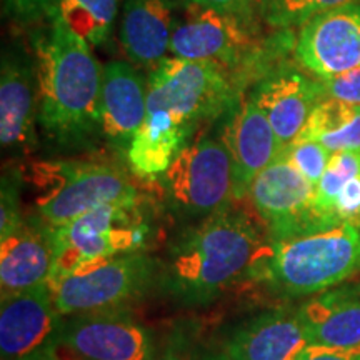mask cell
Segmentation results:
<instances>
[{
	"mask_svg": "<svg viewBox=\"0 0 360 360\" xmlns=\"http://www.w3.org/2000/svg\"><path fill=\"white\" fill-rule=\"evenodd\" d=\"M35 39L39 124L58 147H84L101 137L103 67L92 47L56 15Z\"/></svg>",
	"mask_w": 360,
	"mask_h": 360,
	"instance_id": "6da1fadb",
	"label": "cell"
},
{
	"mask_svg": "<svg viewBox=\"0 0 360 360\" xmlns=\"http://www.w3.org/2000/svg\"><path fill=\"white\" fill-rule=\"evenodd\" d=\"M269 238L245 215H210L188 231L170 250L164 287L186 304H207L237 282L257 278Z\"/></svg>",
	"mask_w": 360,
	"mask_h": 360,
	"instance_id": "7a4b0ae2",
	"label": "cell"
},
{
	"mask_svg": "<svg viewBox=\"0 0 360 360\" xmlns=\"http://www.w3.org/2000/svg\"><path fill=\"white\" fill-rule=\"evenodd\" d=\"M360 272V225L342 222L283 238H269L260 281L274 292L304 297L340 285Z\"/></svg>",
	"mask_w": 360,
	"mask_h": 360,
	"instance_id": "3957f363",
	"label": "cell"
},
{
	"mask_svg": "<svg viewBox=\"0 0 360 360\" xmlns=\"http://www.w3.org/2000/svg\"><path fill=\"white\" fill-rule=\"evenodd\" d=\"M139 202L107 204L72 222L51 227L53 270L51 281L132 252H142L148 225Z\"/></svg>",
	"mask_w": 360,
	"mask_h": 360,
	"instance_id": "277c9868",
	"label": "cell"
},
{
	"mask_svg": "<svg viewBox=\"0 0 360 360\" xmlns=\"http://www.w3.org/2000/svg\"><path fill=\"white\" fill-rule=\"evenodd\" d=\"M35 175L42 188L37 212L49 227H60L102 205L141 200L127 175L102 162H47L35 165Z\"/></svg>",
	"mask_w": 360,
	"mask_h": 360,
	"instance_id": "5b68a950",
	"label": "cell"
},
{
	"mask_svg": "<svg viewBox=\"0 0 360 360\" xmlns=\"http://www.w3.org/2000/svg\"><path fill=\"white\" fill-rule=\"evenodd\" d=\"M233 101V77L210 62L167 57L148 72L147 109L167 112L191 130L231 109Z\"/></svg>",
	"mask_w": 360,
	"mask_h": 360,
	"instance_id": "8992f818",
	"label": "cell"
},
{
	"mask_svg": "<svg viewBox=\"0 0 360 360\" xmlns=\"http://www.w3.org/2000/svg\"><path fill=\"white\" fill-rule=\"evenodd\" d=\"M170 205L179 214L207 219L231 209L236 200V167L220 139L199 135L187 142L162 175Z\"/></svg>",
	"mask_w": 360,
	"mask_h": 360,
	"instance_id": "52a82bcc",
	"label": "cell"
},
{
	"mask_svg": "<svg viewBox=\"0 0 360 360\" xmlns=\"http://www.w3.org/2000/svg\"><path fill=\"white\" fill-rule=\"evenodd\" d=\"M269 49L260 42L255 19L214 8L186 4L184 15L177 17L170 53L187 60L210 62L233 72H247L265 60Z\"/></svg>",
	"mask_w": 360,
	"mask_h": 360,
	"instance_id": "ba28073f",
	"label": "cell"
},
{
	"mask_svg": "<svg viewBox=\"0 0 360 360\" xmlns=\"http://www.w3.org/2000/svg\"><path fill=\"white\" fill-rule=\"evenodd\" d=\"M155 262L143 252H132L49 281L56 305L64 317L120 309L141 297L155 277Z\"/></svg>",
	"mask_w": 360,
	"mask_h": 360,
	"instance_id": "9c48e42d",
	"label": "cell"
},
{
	"mask_svg": "<svg viewBox=\"0 0 360 360\" xmlns=\"http://www.w3.org/2000/svg\"><path fill=\"white\" fill-rule=\"evenodd\" d=\"M247 193L255 212L267 224L269 238H283L337 225L317 214L314 205L315 186L285 154L255 177Z\"/></svg>",
	"mask_w": 360,
	"mask_h": 360,
	"instance_id": "30bf717a",
	"label": "cell"
},
{
	"mask_svg": "<svg viewBox=\"0 0 360 360\" xmlns=\"http://www.w3.org/2000/svg\"><path fill=\"white\" fill-rule=\"evenodd\" d=\"M64 327V315L58 312L49 282L35 289L2 297V360H45L57 355Z\"/></svg>",
	"mask_w": 360,
	"mask_h": 360,
	"instance_id": "8fae6325",
	"label": "cell"
},
{
	"mask_svg": "<svg viewBox=\"0 0 360 360\" xmlns=\"http://www.w3.org/2000/svg\"><path fill=\"white\" fill-rule=\"evenodd\" d=\"M62 345L82 360H154L150 330L125 310H97L65 321Z\"/></svg>",
	"mask_w": 360,
	"mask_h": 360,
	"instance_id": "7c38bea8",
	"label": "cell"
},
{
	"mask_svg": "<svg viewBox=\"0 0 360 360\" xmlns=\"http://www.w3.org/2000/svg\"><path fill=\"white\" fill-rule=\"evenodd\" d=\"M294 53L297 62L321 80L360 67V2L305 22Z\"/></svg>",
	"mask_w": 360,
	"mask_h": 360,
	"instance_id": "4fadbf2b",
	"label": "cell"
},
{
	"mask_svg": "<svg viewBox=\"0 0 360 360\" xmlns=\"http://www.w3.org/2000/svg\"><path fill=\"white\" fill-rule=\"evenodd\" d=\"M326 97L321 80L294 67H277L262 75L249 98L267 115L283 150L297 141L310 112Z\"/></svg>",
	"mask_w": 360,
	"mask_h": 360,
	"instance_id": "5bb4252c",
	"label": "cell"
},
{
	"mask_svg": "<svg viewBox=\"0 0 360 360\" xmlns=\"http://www.w3.org/2000/svg\"><path fill=\"white\" fill-rule=\"evenodd\" d=\"M39 96L35 65L25 53L6 51L0 72V143L13 154L32 152L37 143Z\"/></svg>",
	"mask_w": 360,
	"mask_h": 360,
	"instance_id": "9a60e30c",
	"label": "cell"
},
{
	"mask_svg": "<svg viewBox=\"0 0 360 360\" xmlns=\"http://www.w3.org/2000/svg\"><path fill=\"white\" fill-rule=\"evenodd\" d=\"M147 115V79L132 64L103 65L101 90V139L127 154Z\"/></svg>",
	"mask_w": 360,
	"mask_h": 360,
	"instance_id": "2e32d148",
	"label": "cell"
},
{
	"mask_svg": "<svg viewBox=\"0 0 360 360\" xmlns=\"http://www.w3.org/2000/svg\"><path fill=\"white\" fill-rule=\"evenodd\" d=\"M310 347L300 310L259 314L232 332L224 360H299Z\"/></svg>",
	"mask_w": 360,
	"mask_h": 360,
	"instance_id": "e0dca14e",
	"label": "cell"
},
{
	"mask_svg": "<svg viewBox=\"0 0 360 360\" xmlns=\"http://www.w3.org/2000/svg\"><path fill=\"white\" fill-rule=\"evenodd\" d=\"M222 141L236 167V199L245 197L255 177L283 154L267 115L249 97L231 107Z\"/></svg>",
	"mask_w": 360,
	"mask_h": 360,
	"instance_id": "ac0fdd59",
	"label": "cell"
},
{
	"mask_svg": "<svg viewBox=\"0 0 360 360\" xmlns=\"http://www.w3.org/2000/svg\"><path fill=\"white\" fill-rule=\"evenodd\" d=\"M52 231L44 222H24L0 237V290L2 297L19 294L51 281L53 270Z\"/></svg>",
	"mask_w": 360,
	"mask_h": 360,
	"instance_id": "d6986e66",
	"label": "cell"
},
{
	"mask_svg": "<svg viewBox=\"0 0 360 360\" xmlns=\"http://www.w3.org/2000/svg\"><path fill=\"white\" fill-rule=\"evenodd\" d=\"M177 17V0H124L120 44L130 64L150 72L167 58Z\"/></svg>",
	"mask_w": 360,
	"mask_h": 360,
	"instance_id": "ffe728a7",
	"label": "cell"
},
{
	"mask_svg": "<svg viewBox=\"0 0 360 360\" xmlns=\"http://www.w3.org/2000/svg\"><path fill=\"white\" fill-rule=\"evenodd\" d=\"M309 345L323 352L360 354V289L332 290L299 309Z\"/></svg>",
	"mask_w": 360,
	"mask_h": 360,
	"instance_id": "44dd1931",
	"label": "cell"
},
{
	"mask_svg": "<svg viewBox=\"0 0 360 360\" xmlns=\"http://www.w3.org/2000/svg\"><path fill=\"white\" fill-rule=\"evenodd\" d=\"M192 130L167 112L147 109L146 120L127 152L130 169L141 179H157L167 172Z\"/></svg>",
	"mask_w": 360,
	"mask_h": 360,
	"instance_id": "7402d4cb",
	"label": "cell"
},
{
	"mask_svg": "<svg viewBox=\"0 0 360 360\" xmlns=\"http://www.w3.org/2000/svg\"><path fill=\"white\" fill-rule=\"evenodd\" d=\"M119 12V0H53L47 15H56L90 47L109 40Z\"/></svg>",
	"mask_w": 360,
	"mask_h": 360,
	"instance_id": "603a6c76",
	"label": "cell"
},
{
	"mask_svg": "<svg viewBox=\"0 0 360 360\" xmlns=\"http://www.w3.org/2000/svg\"><path fill=\"white\" fill-rule=\"evenodd\" d=\"M360 175V150H342L332 154L326 172L315 186L314 205L317 214L330 224H340L335 212L339 193L350 179Z\"/></svg>",
	"mask_w": 360,
	"mask_h": 360,
	"instance_id": "cb8c5ba5",
	"label": "cell"
},
{
	"mask_svg": "<svg viewBox=\"0 0 360 360\" xmlns=\"http://www.w3.org/2000/svg\"><path fill=\"white\" fill-rule=\"evenodd\" d=\"M360 114V107L350 105L332 97H323L310 112L307 122L297 141L321 142L330 135L339 134Z\"/></svg>",
	"mask_w": 360,
	"mask_h": 360,
	"instance_id": "d4e9b609",
	"label": "cell"
},
{
	"mask_svg": "<svg viewBox=\"0 0 360 360\" xmlns=\"http://www.w3.org/2000/svg\"><path fill=\"white\" fill-rule=\"evenodd\" d=\"M360 0H270L262 19L276 29L304 25L305 22Z\"/></svg>",
	"mask_w": 360,
	"mask_h": 360,
	"instance_id": "484cf974",
	"label": "cell"
},
{
	"mask_svg": "<svg viewBox=\"0 0 360 360\" xmlns=\"http://www.w3.org/2000/svg\"><path fill=\"white\" fill-rule=\"evenodd\" d=\"M283 154L314 186L322 179L332 159V152L317 141H295L283 150Z\"/></svg>",
	"mask_w": 360,
	"mask_h": 360,
	"instance_id": "4316f807",
	"label": "cell"
},
{
	"mask_svg": "<svg viewBox=\"0 0 360 360\" xmlns=\"http://www.w3.org/2000/svg\"><path fill=\"white\" fill-rule=\"evenodd\" d=\"M20 180L13 174L2 175V193H0V237L19 229L24 220L20 215Z\"/></svg>",
	"mask_w": 360,
	"mask_h": 360,
	"instance_id": "83f0119b",
	"label": "cell"
},
{
	"mask_svg": "<svg viewBox=\"0 0 360 360\" xmlns=\"http://www.w3.org/2000/svg\"><path fill=\"white\" fill-rule=\"evenodd\" d=\"M321 82L326 97L360 107V67Z\"/></svg>",
	"mask_w": 360,
	"mask_h": 360,
	"instance_id": "f1b7e54d",
	"label": "cell"
},
{
	"mask_svg": "<svg viewBox=\"0 0 360 360\" xmlns=\"http://www.w3.org/2000/svg\"><path fill=\"white\" fill-rule=\"evenodd\" d=\"M335 212L342 222L360 225V175L350 179L340 191Z\"/></svg>",
	"mask_w": 360,
	"mask_h": 360,
	"instance_id": "f546056e",
	"label": "cell"
},
{
	"mask_svg": "<svg viewBox=\"0 0 360 360\" xmlns=\"http://www.w3.org/2000/svg\"><path fill=\"white\" fill-rule=\"evenodd\" d=\"M184 4L214 8V11L236 13V15L255 19L257 12L254 8V0H182Z\"/></svg>",
	"mask_w": 360,
	"mask_h": 360,
	"instance_id": "4dcf8cb0",
	"label": "cell"
},
{
	"mask_svg": "<svg viewBox=\"0 0 360 360\" xmlns=\"http://www.w3.org/2000/svg\"><path fill=\"white\" fill-rule=\"evenodd\" d=\"M154 360H224V357L214 359L210 355L202 354L197 349H193L187 340L179 337V339L170 342L169 345H165Z\"/></svg>",
	"mask_w": 360,
	"mask_h": 360,
	"instance_id": "1f68e13d",
	"label": "cell"
},
{
	"mask_svg": "<svg viewBox=\"0 0 360 360\" xmlns=\"http://www.w3.org/2000/svg\"><path fill=\"white\" fill-rule=\"evenodd\" d=\"M53 0H8V8L19 19H37L40 13H47Z\"/></svg>",
	"mask_w": 360,
	"mask_h": 360,
	"instance_id": "d6a6232c",
	"label": "cell"
},
{
	"mask_svg": "<svg viewBox=\"0 0 360 360\" xmlns=\"http://www.w3.org/2000/svg\"><path fill=\"white\" fill-rule=\"evenodd\" d=\"M360 354H345V352H323L309 347L299 360H359Z\"/></svg>",
	"mask_w": 360,
	"mask_h": 360,
	"instance_id": "836d02e7",
	"label": "cell"
},
{
	"mask_svg": "<svg viewBox=\"0 0 360 360\" xmlns=\"http://www.w3.org/2000/svg\"><path fill=\"white\" fill-rule=\"evenodd\" d=\"M270 4V0H254V8L255 12L260 13V17L264 15V11L267 8V6Z\"/></svg>",
	"mask_w": 360,
	"mask_h": 360,
	"instance_id": "e575fe53",
	"label": "cell"
},
{
	"mask_svg": "<svg viewBox=\"0 0 360 360\" xmlns=\"http://www.w3.org/2000/svg\"><path fill=\"white\" fill-rule=\"evenodd\" d=\"M45 360H58V357H57V355H52V357H49V359H45Z\"/></svg>",
	"mask_w": 360,
	"mask_h": 360,
	"instance_id": "d590c367",
	"label": "cell"
},
{
	"mask_svg": "<svg viewBox=\"0 0 360 360\" xmlns=\"http://www.w3.org/2000/svg\"><path fill=\"white\" fill-rule=\"evenodd\" d=\"M359 360H360V357H359Z\"/></svg>",
	"mask_w": 360,
	"mask_h": 360,
	"instance_id": "8d00e7d4",
	"label": "cell"
}]
</instances>
